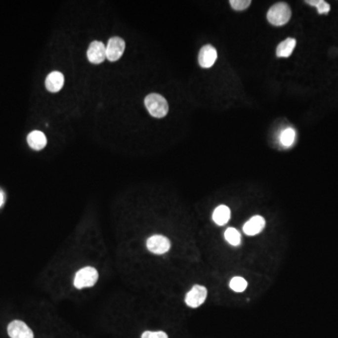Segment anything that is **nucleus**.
<instances>
[{
    "mask_svg": "<svg viewBox=\"0 0 338 338\" xmlns=\"http://www.w3.org/2000/svg\"><path fill=\"white\" fill-rule=\"evenodd\" d=\"M296 46V40L288 38L281 42L276 49V55L278 57H289L292 54Z\"/></svg>",
    "mask_w": 338,
    "mask_h": 338,
    "instance_id": "14",
    "label": "nucleus"
},
{
    "mask_svg": "<svg viewBox=\"0 0 338 338\" xmlns=\"http://www.w3.org/2000/svg\"><path fill=\"white\" fill-rule=\"evenodd\" d=\"M87 58L93 64H101L106 58V48L102 42L94 41L87 49Z\"/></svg>",
    "mask_w": 338,
    "mask_h": 338,
    "instance_id": "8",
    "label": "nucleus"
},
{
    "mask_svg": "<svg viewBox=\"0 0 338 338\" xmlns=\"http://www.w3.org/2000/svg\"><path fill=\"white\" fill-rule=\"evenodd\" d=\"M229 3L235 10H244L250 6L251 1L250 0H230Z\"/></svg>",
    "mask_w": 338,
    "mask_h": 338,
    "instance_id": "19",
    "label": "nucleus"
},
{
    "mask_svg": "<svg viewBox=\"0 0 338 338\" xmlns=\"http://www.w3.org/2000/svg\"><path fill=\"white\" fill-rule=\"evenodd\" d=\"M225 240L233 246H238L242 243V235L233 227H228L225 232Z\"/></svg>",
    "mask_w": 338,
    "mask_h": 338,
    "instance_id": "15",
    "label": "nucleus"
},
{
    "mask_svg": "<svg viewBox=\"0 0 338 338\" xmlns=\"http://www.w3.org/2000/svg\"><path fill=\"white\" fill-rule=\"evenodd\" d=\"M141 338H169V336L163 331H157V332L146 331L142 334Z\"/></svg>",
    "mask_w": 338,
    "mask_h": 338,
    "instance_id": "20",
    "label": "nucleus"
},
{
    "mask_svg": "<svg viewBox=\"0 0 338 338\" xmlns=\"http://www.w3.org/2000/svg\"><path fill=\"white\" fill-rule=\"evenodd\" d=\"M99 273L93 267H84L76 272L74 285L78 290L90 288L98 281Z\"/></svg>",
    "mask_w": 338,
    "mask_h": 338,
    "instance_id": "3",
    "label": "nucleus"
},
{
    "mask_svg": "<svg viewBox=\"0 0 338 338\" xmlns=\"http://www.w3.org/2000/svg\"><path fill=\"white\" fill-rule=\"evenodd\" d=\"M106 48V58L117 61L122 57L125 50V42L120 37H113L108 41Z\"/></svg>",
    "mask_w": 338,
    "mask_h": 338,
    "instance_id": "6",
    "label": "nucleus"
},
{
    "mask_svg": "<svg viewBox=\"0 0 338 338\" xmlns=\"http://www.w3.org/2000/svg\"><path fill=\"white\" fill-rule=\"evenodd\" d=\"M171 247L169 239L162 235H153L147 240V248L151 253L163 254L168 253Z\"/></svg>",
    "mask_w": 338,
    "mask_h": 338,
    "instance_id": "5",
    "label": "nucleus"
},
{
    "mask_svg": "<svg viewBox=\"0 0 338 338\" xmlns=\"http://www.w3.org/2000/svg\"><path fill=\"white\" fill-rule=\"evenodd\" d=\"M28 143L29 147L33 150H42L46 146V136L42 131H31L28 135Z\"/></svg>",
    "mask_w": 338,
    "mask_h": 338,
    "instance_id": "12",
    "label": "nucleus"
},
{
    "mask_svg": "<svg viewBox=\"0 0 338 338\" xmlns=\"http://www.w3.org/2000/svg\"><path fill=\"white\" fill-rule=\"evenodd\" d=\"M145 105L150 115L157 119L166 117L169 113V103L160 94H149L145 98Z\"/></svg>",
    "mask_w": 338,
    "mask_h": 338,
    "instance_id": "1",
    "label": "nucleus"
},
{
    "mask_svg": "<svg viewBox=\"0 0 338 338\" xmlns=\"http://www.w3.org/2000/svg\"><path fill=\"white\" fill-rule=\"evenodd\" d=\"M305 2L310 6L316 7L318 9V12L319 14H327L331 9L328 3L323 0H307Z\"/></svg>",
    "mask_w": 338,
    "mask_h": 338,
    "instance_id": "18",
    "label": "nucleus"
},
{
    "mask_svg": "<svg viewBox=\"0 0 338 338\" xmlns=\"http://www.w3.org/2000/svg\"><path fill=\"white\" fill-rule=\"evenodd\" d=\"M10 338H34L32 330L22 320H12L8 325Z\"/></svg>",
    "mask_w": 338,
    "mask_h": 338,
    "instance_id": "7",
    "label": "nucleus"
},
{
    "mask_svg": "<svg viewBox=\"0 0 338 338\" xmlns=\"http://www.w3.org/2000/svg\"><path fill=\"white\" fill-rule=\"evenodd\" d=\"M216 59H217V51L212 45L207 44L200 49V52L198 55V62H199V65L202 68L207 69V68L212 67L215 63Z\"/></svg>",
    "mask_w": 338,
    "mask_h": 338,
    "instance_id": "9",
    "label": "nucleus"
},
{
    "mask_svg": "<svg viewBox=\"0 0 338 338\" xmlns=\"http://www.w3.org/2000/svg\"><path fill=\"white\" fill-rule=\"evenodd\" d=\"M208 291L204 286L195 285L185 296V303L191 308H197L202 305L207 299Z\"/></svg>",
    "mask_w": 338,
    "mask_h": 338,
    "instance_id": "4",
    "label": "nucleus"
},
{
    "mask_svg": "<svg viewBox=\"0 0 338 338\" xmlns=\"http://www.w3.org/2000/svg\"><path fill=\"white\" fill-rule=\"evenodd\" d=\"M230 217V209L225 205L217 207L212 213V220L217 225H225L229 221Z\"/></svg>",
    "mask_w": 338,
    "mask_h": 338,
    "instance_id": "13",
    "label": "nucleus"
},
{
    "mask_svg": "<svg viewBox=\"0 0 338 338\" xmlns=\"http://www.w3.org/2000/svg\"><path fill=\"white\" fill-rule=\"evenodd\" d=\"M295 140V131L292 128H288L282 131L280 141L286 147H291Z\"/></svg>",
    "mask_w": 338,
    "mask_h": 338,
    "instance_id": "17",
    "label": "nucleus"
},
{
    "mask_svg": "<svg viewBox=\"0 0 338 338\" xmlns=\"http://www.w3.org/2000/svg\"><path fill=\"white\" fill-rule=\"evenodd\" d=\"M266 225V221L262 216L254 215L250 218L244 225V232L247 236L259 234Z\"/></svg>",
    "mask_w": 338,
    "mask_h": 338,
    "instance_id": "10",
    "label": "nucleus"
},
{
    "mask_svg": "<svg viewBox=\"0 0 338 338\" xmlns=\"http://www.w3.org/2000/svg\"><path fill=\"white\" fill-rule=\"evenodd\" d=\"M4 201H5V196H4V193L0 190V208L2 207V205L4 204Z\"/></svg>",
    "mask_w": 338,
    "mask_h": 338,
    "instance_id": "21",
    "label": "nucleus"
},
{
    "mask_svg": "<svg viewBox=\"0 0 338 338\" xmlns=\"http://www.w3.org/2000/svg\"><path fill=\"white\" fill-rule=\"evenodd\" d=\"M64 84V75L60 72H52L47 75L45 86L47 90L53 93L58 92Z\"/></svg>",
    "mask_w": 338,
    "mask_h": 338,
    "instance_id": "11",
    "label": "nucleus"
},
{
    "mask_svg": "<svg viewBox=\"0 0 338 338\" xmlns=\"http://www.w3.org/2000/svg\"><path fill=\"white\" fill-rule=\"evenodd\" d=\"M291 17V9L287 3L279 2L274 4L267 13L268 21L276 27L286 25Z\"/></svg>",
    "mask_w": 338,
    "mask_h": 338,
    "instance_id": "2",
    "label": "nucleus"
},
{
    "mask_svg": "<svg viewBox=\"0 0 338 338\" xmlns=\"http://www.w3.org/2000/svg\"><path fill=\"white\" fill-rule=\"evenodd\" d=\"M248 287V283L241 276H235L229 282V288L235 292H244Z\"/></svg>",
    "mask_w": 338,
    "mask_h": 338,
    "instance_id": "16",
    "label": "nucleus"
}]
</instances>
